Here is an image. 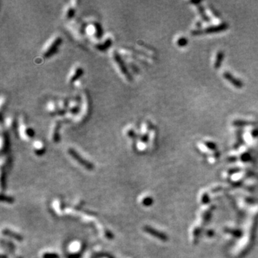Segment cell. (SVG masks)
<instances>
[{"instance_id":"8","label":"cell","mask_w":258,"mask_h":258,"mask_svg":"<svg viewBox=\"0 0 258 258\" xmlns=\"http://www.w3.org/2000/svg\"><path fill=\"white\" fill-rule=\"evenodd\" d=\"M224 53L222 51H219L217 53L216 59H215V62H214V67L216 68V69H217V68H219L220 66H221L222 62L224 60Z\"/></svg>"},{"instance_id":"13","label":"cell","mask_w":258,"mask_h":258,"mask_svg":"<svg viewBox=\"0 0 258 258\" xmlns=\"http://www.w3.org/2000/svg\"><path fill=\"white\" fill-rule=\"evenodd\" d=\"M2 202H7V203H13L14 199V198H12L11 196H4V195H2Z\"/></svg>"},{"instance_id":"2","label":"cell","mask_w":258,"mask_h":258,"mask_svg":"<svg viewBox=\"0 0 258 258\" xmlns=\"http://www.w3.org/2000/svg\"><path fill=\"white\" fill-rule=\"evenodd\" d=\"M227 27H228V25L224 23L219 25H217V26L209 27L208 28H206L204 31H201V30L196 31V30H195V31L192 32V34H193V35H199L201 33H204H204H217V32H220L227 30Z\"/></svg>"},{"instance_id":"24","label":"cell","mask_w":258,"mask_h":258,"mask_svg":"<svg viewBox=\"0 0 258 258\" xmlns=\"http://www.w3.org/2000/svg\"><path fill=\"white\" fill-rule=\"evenodd\" d=\"M78 110V107H74V108H73L72 110H71V111H72V112H73V113H77Z\"/></svg>"},{"instance_id":"3","label":"cell","mask_w":258,"mask_h":258,"mask_svg":"<svg viewBox=\"0 0 258 258\" xmlns=\"http://www.w3.org/2000/svg\"><path fill=\"white\" fill-rule=\"evenodd\" d=\"M143 230L146 232H147L148 234H150L151 235H152L153 237H155L159 239L162 240L164 242H166L168 240V237L166 235L163 233V232H159L158 230H156L155 229H153V227H149V226H145L143 227Z\"/></svg>"},{"instance_id":"11","label":"cell","mask_w":258,"mask_h":258,"mask_svg":"<svg viewBox=\"0 0 258 258\" xmlns=\"http://www.w3.org/2000/svg\"><path fill=\"white\" fill-rule=\"evenodd\" d=\"M110 44H111V40L108 39V40H106V41L104 43H103V44L98 45L97 48L100 50H104L105 49H107L108 47H110Z\"/></svg>"},{"instance_id":"10","label":"cell","mask_w":258,"mask_h":258,"mask_svg":"<svg viewBox=\"0 0 258 258\" xmlns=\"http://www.w3.org/2000/svg\"><path fill=\"white\" fill-rule=\"evenodd\" d=\"M83 73V71L82 68L81 67H78V69L75 70V72L74 73V75H73V77L70 78V82H71V83L75 82V80H76L77 79H78V78L81 76Z\"/></svg>"},{"instance_id":"14","label":"cell","mask_w":258,"mask_h":258,"mask_svg":"<svg viewBox=\"0 0 258 258\" xmlns=\"http://www.w3.org/2000/svg\"><path fill=\"white\" fill-rule=\"evenodd\" d=\"M95 30H96V36L100 38V37H101V35H102L103 30L99 24H95Z\"/></svg>"},{"instance_id":"18","label":"cell","mask_w":258,"mask_h":258,"mask_svg":"<svg viewBox=\"0 0 258 258\" xmlns=\"http://www.w3.org/2000/svg\"><path fill=\"white\" fill-rule=\"evenodd\" d=\"M233 124L234 126H243V125H247V124H248V123L246 122V121H234Z\"/></svg>"},{"instance_id":"23","label":"cell","mask_w":258,"mask_h":258,"mask_svg":"<svg viewBox=\"0 0 258 258\" xmlns=\"http://www.w3.org/2000/svg\"><path fill=\"white\" fill-rule=\"evenodd\" d=\"M148 140V136L147 134H145V135L142 136V138H141V141H146Z\"/></svg>"},{"instance_id":"1","label":"cell","mask_w":258,"mask_h":258,"mask_svg":"<svg viewBox=\"0 0 258 258\" xmlns=\"http://www.w3.org/2000/svg\"><path fill=\"white\" fill-rule=\"evenodd\" d=\"M67 152L73 159H74L78 163H79L80 165H82L86 169H88V170H93L94 169V165L92 163H90V161L82 157L75 149L72 148H68Z\"/></svg>"},{"instance_id":"4","label":"cell","mask_w":258,"mask_h":258,"mask_svg":"<svg viewBox=\"0 0 258 258\" xmlns=\"http://www.w3.org/2000/svg\"><path fill=\"white\" fill-rule=\"evenodd\" d=\"M113 57H114V60H116V62H117L118 67H119L120 70H121V72H122L123 74L125 76L130 80L132 79V78H131L130 73H129V72L128 71V70H127V68H126V67L125 66L124 62H123L122 59H121V57L119 56V55H118V53L116 52V51L113 52Z\"/></svg>"},{"instance_id":"17","label":"cell","mask_w":258,"mask_h":258,"mask_svg":"<svg viewBox=\"0 0 258 258\" xmlns=\"http://www.w3.org/2000/svg\"><path fill=\"white\" fill-rule=\"evenodd\" d=\"M198 9H199V13H200V14H201V15L202 16V18H203L204 20H206V21H207H207H208L209 19L207 18V17L206 16V14H204L203 7H201V6H199V7H198Z\"/></svg>"},{"instance_id":"19","label":"cell","mask_w":258,"mask_h":258,"mask_svg":"<svg viewBox=\"0 0 258 258\" xmlns=\"http://www.w3.org/2000/svg\"><path fill=\"white\" fill-rule=\"evenodd\" d=\"M205 145L208 148L212 149V150H215V149H216V148H217V146L215 145L214 143H212V142H206Z\"/></svg>"},{"instance_id":"7","label":"cell","mask_w":258,"mask_h":258,"mask_svg":"<svg viewBox=\"0 0 258 258\" xmlns=\"http://www.w3.org/2000/svg\"><path fill=\"white\" fill-rule=\"evenodd\" d=\"M3 234L7 235V236L12 237V238L18 240V241L19 242H21L22 240L23 239V237H22L21 235L16 233V232H12L11 231V230L7 229H5L3 230Z\"/></svg>"},{"instance_id":"22","label":"cell","mask_w":258,"mask_h":258,"mask_svg":"<svg viewBox=\"0 0 258 258\" xmlns=\"http://www.w3.org/2000/svg\"><path fill=\"white\" fill-rule=\"evenodd\" d=\"M26 131H27V135H28L29 136H32L34 135L33 131H32L31 128H27Z\"/></svg>"},{"instance_id":"5","label":"cell","mask_w":258,"mask_h":258,"mask_svg":"<svg viewBox=\"0 0 258 258\" xmlns=\"http://www.w3.org/2000/svg\"><path fill=\"white\" fill-rule=\"evenodd\" d=\"M223 77L227 80V81L231 83L232 85H234V87H235L236 88L241 89V88H242V87H243V83H242L241 80L237 79V78H234L230 73H228V72L224 73Z\"/></svg>"},{"instance_id":"16","label":"cell","mask_w":258,"mask_h":258,"mask_svg":"<svg viewBox=\"0 0 258 258\" xmlns=\"http://www.w3.org/2000/svg\"><path fill=\"white\" fill-rule=\"evenodd\" d=\"M43 258H59V256L55 253H45L43 255Z\"/></svg>"},{"instance_id":"9","label":"cell","mask_w":258,"mask_h":258,"mask_svg":"<svg viewBox=\"0 0 258 258\" xmlns=\"http://www.w3.org/2000/svg\"><path fill=\"white\" fill-rule=\"evenodd\" d=\"M60 127V123L57 122L54 129V133H53V140H54L55 142H58L60 140V134H59Z\"/></svg>"},{"instance_id":"6","label":"cell","mask_w":258,"mask_h":258,"mask_svg":"<svg viewBox=\"0 0 258 258\" xmlns=\"http://www.w3.org/2000/svg\"><path fill=\"white\" fill-rule=\"evenodd\" d=\"M62 42V39L60 37H57L54 40V41L50 45V46L47 48V50H46V52H45L44 56L45 57H49L50 56H51L54 53L56 52V50L57 49V47H59V45H60V43Z\"/></svg>"},{"instance_id":"12","label":"cell","mask_w":258,"mask_h":258,"mask_svg":"<svg viewBox=\"0 0 258 258\" xmlns=\"http://www.w3.org/2000/svg\"><path fill=\"white\" fill-rule=\"evenodd\" d=\"M187 44H188V40H187L186 37H181L177 40V45H178V46L179 47H184L186 46Z\"/></svg>"},{"instance_id":"20","label":"cell","mask_w":258,"mask_h":258,"mask_svg":"<svg viewBox=\"0 0 258 258\" xmlns=\"http://www.w3.org/2000/svg\"><path fill=\"white\" fill-rule=\"evenodd\" d=\"M74 13H75L74 9H70L69 10H68V12H67V15L68 18H71V17L73 16V15H74Z\"/></svg>"},{"instance_id":"15","label":"cell","mask_w":258,"mask_h":258,"mask_svg":"<svg viewBox=\"0 0 258 258\" xmlns=\"http://www.w3.org/2000/svg\"><path fill=\"white\" fill-rule=\"evenodd\" d=\"M153 203V199L151 197H146L143 200V204L145 206H150Z\"/></svg>"},{"instance_id":"21","label":"cell","mask_w":258,"mask_h":258,"mask_svg":"<svg viewBox=\"0 0 258 258\" xmlns=\"http://www.w3.org/2000/svg\"><path fill=\"white\" fill-rule=\"evenodd\" d=\"M250 155L248 153H245L244 155H242V159L244 161H247L250 159Z\"/></svg>"}]
</instances>
